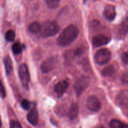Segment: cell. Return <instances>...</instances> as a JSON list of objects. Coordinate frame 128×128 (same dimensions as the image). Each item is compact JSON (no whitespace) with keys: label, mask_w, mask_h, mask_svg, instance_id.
<instances>
[{"label":"cell","mask_w":128,"mask_h":128,"mask_svg":"<svg viewBox=\"0 0 128 128\" xmlns=\"http://www.w3.org/2000/svg\"><path fill=\"white\" fill-rule=\"evenodd\" d=\"M61 0H45L46 5L49 8L54 9L60 5Z\"/></svg>","instance_id":"d6986e66"},{"label":"cell","mask_w":128,"mask_h":128,"mask_svg":"<svg viewBox=\"0 0 128 128\" xmlns=\"http://www.w3.org/2000/svg\"><path fill=\"white\" fill-rule=\"evenodd\" d=\"M12 52L16 55L21 53V51H22V46H21V44L18 42L14 43L12 46Z\"/></svg>","instance_id":"ffe728a7"},{"label":"cell","mask_w":128,"mask_h":128,"mask_svg":"<svg viewBox=\"0 0 128 128\" xmlns=\"http://www.w3.org/2000/svg\"><path fill=\"white\" fill-rule=\"evenodd\" d=\"M128 33V17L123 20L120 25L118 30V34L121 37H124Z\"/></svg>","instance_id":"7c38bea8"},{"label":"cell","mask_w":128,"mask_h":128,"mask_svg":"<svg viewBox=\"0 0 128 128\" xmlns=\"http://www.w3.org/2000/svg\"><path fill=\"white\" fill-rule=\"evenodd\" d=\"M5 38L8 41H14L15 38V33L13 30H10L5 34Z\"/></svg>","instance_id":"44dd1931"},{"label":"cell","mask_w":128,"mask_h":128,"mask_svg":"<svg viewBox=\"0 0 128 128\" xmlns=\"http://www.w3.org/2000/svg\"><path fill=\"white\" fill-rule=\"evenodd\" d=\"M122 61L124 63L128 65V51L123 53L122 55Z\"/></svg>","instance_id":"d4e9b609"},{"label":"cell","mask_w":128,"mask_h":128,"mask_svg":"<svg viewBox=\"0 0 128 128\" xmlns=\"http://www.w3.org/2000/svg\"><path fill=\"white\" fill-rule=\"evenodd\" d=\"M86 107L92 112H98L101 109V102L98 97L95 95H91L86 102Z\"/></svg>","instance_id":"5b68a950"},{"label":"cell","mask_w":128,"mask_h":128,"mask_svg":"<svg viewBox=\"0 0 128 128\" xmlns=\"http://www.w3.org/2000/svg\"><path fill=\"white\" fill-rule=\"evenodd\" d=\"M79 114V106L77 104H72L70 107L69 109L68 115L69 118L71 120H73L76 117L78 116Z\"/></svg>","instance_id":"4fadbf2b"},{"label":"cell","mask_w":128,"mask_h":128,"mask_svg":"<svg viewBox=\"0 0 128 128\" xmlns=\"http://www.w3.org/2000/svg\"><path fill=\"white\" fill-rule=\"evenodd\" d=\"M21 106H22V107L24 109H25V110H28L30 107V102L28 100L24 99V100H23L21 102Z\"/></svg>","instance_id":"cb8c5ba5"},{"label":"cell","mask_w":128,"mask_h":128,"mask_svg":"<svg viewBox=\"0 0 128 128\" xmlns=\"http://www.w3.org/2000/svg\"><path fill=\"white\" fill-rule=\"evenodd\" d=\"M4 63L5 70L8 75H10L12 71V63L11 58L9 56H6L4 58Z\"/></svg>","instance_id":"5bb4252c"},{"label":"cell","mask_w":128,"mask_h":128,"mask_svg":"<svg viewBox=\"0 0 128 128\" xmlns=\"http://www.w3.org/2000/svg\"><path fill=\"white\" fill-rule=\"evenodd\" d=\"M89 83H90L89 79L85 76L81 77L76 81L74 85V89L78 95L82 94V93L89 85Z\"/></svg>","instance_id":"8992f818"},{"label":"cell","mask_w":128,"mask_h":128,"mask_svg":"<svg viewBox=\"0 0 128 128\" xmlns=\"http://www.w3.org/2000/svg\"><path fill=\"white\" fill-rule=\"evenodd\" d=\"M1 126V121H0V127Z\"/></svg>","instance_id":"4316f807"},{"label":"cell","mask_w":128,"mask_h":128,"mask_svg":"<svg viewBox=\"0 0 128 128\" xmlns=\"http://www.w3.org/2000/svg\"><path fill=\"white\" fill-rule=\"evenodd\" d=\"M114 72V68L112 65H109V66L106 67V68L103 69L102 71V74L103 76L108 77L111 76L112 75V74Z\"/></svg>","instance_id":"ac0fdd59"},{"label":"cell","mask_w":128,"mask_h":128,"mask_svg":"<svg viewBox=\"0 0 128 128\" xmlns=\"http://www.w3.org/2000/svg\"><path fill=\"white\" fill-rule=\"evenodd\" d=\"M118 103L121 105H126L128 103V91L124 90L119 94L118 98Z\"/></svg>","instance_id":"2e32d148"},{"label":"cell","mask_w":128,"mask_h":128,"mask_svg":"<svg viewBox=\"0 0 128 128\" xmlns=\"http://www.w3.org/2000/svg\"><path fill=\"white\" fill-rule=\"evenodd\" d=\"M18 74L22 85L28 89L29 83L30 82V75L28 67L26 64L22 63L20 65L18 69Z\"/></svg>","instance_id":"277c9868"},{"label":"cell","mask_w":128,"mask_h":128,"mask_svg":"<svg viewBox=\"0 0 128 128\" xmlns=\"http://www.w3.org/2000/svg\"><path fill=\"white\" fill-rule=\"evenodd\" d=\"M0 96L2 98H4L6 97V90H5V88L1 80H0Z\"/></svg>","instance_id":"7402d4cb"},{"label":"cell","mask_w":128,"mask_h":128,"mask_svg":"<svg viewBox=\"0 0 128 128\" xmlns=\"http://www.w3.org/2000/svg\"><path fill=\"white\" fill-rule=\"evenodd\" d=\"M56 63V59L54 57H50L46 59L41 64V69L43 73L47 74L53 70Z\"/></svg>","instance_id":"52a82bcc"},{"label":"cell","mask_w":128,"mask_h":128,"mask_svg":"<svg viewBox=\"0 0 128 128\" xmlns=\"http://www.w3.org/2000/svg\"><path fill=\"white\" fill-rule=\"evenodd\" d=\"M111 57V51L107 48L98 50L94 55V60L99 65H104L110 60Z\"/></svg>","instance_id":"3957f363"},{"label":"cell","mask_w":128,"mask_h":128,"mask_svg":"<svg viewBox=\"0 0 128 128\" xmlns=\"http://www.w3.org/2000/svg\"><path fill=\"white\" fill-rule=\"evenodd\" d=\"M60 30V26L55 21H48L44 23L41 26V30L40 32V36L42 37H51L56 35Z\"/></svg>","instance_id":"7a4b0ae2"},{"label":"cell","mask_w":128,"mask_h":128,"mask_svg":"<svg viewBox=\"0 0 128 128\" xmlns=\"http://www.w3.org/2000/svg\"><path fill=\"white\" fill-rule=\"evenodd\" d=\"M41 25L38 22H35L32 23H31V25L29 26V31L31 33L33 34H38L40 33V31L41 30Z\"/></svg>","instance_id":"e0dca14e"},{"label":"cell","mask_w":128,"mask_h":128,"mask_svg":"<svg viewBox=\"0 0 128 128\" xmlns=\"http://www.w3.org/2000/svg\"><path fill=\"white\" fill-rule=\"evenodd\" d=\"M103 14L106 20L108 21H112L114 20L116 15L115 7L113 5H107L104 10Z\"/></svg>","instance_id":"9c48e42d"},{"label":"cell","mask_w":128,"mask_h":128,"mask_svg":"<svg viewBox=\"0 0 128 128\" xmlns=\"http://www.w3.org/2000/svg\"><path fill=\"white\" fill-rule=\"evenodd\" d=\"M98 128H105V127H99Z\"/></svg>","instance_id":"484cf974"},{"label":"cell","mask_w":128,"mask_h":128,"mask_svg":"<svg viewBox=\"0 0 128 128\" xmlns=\"http://www.w3.org/2000/svg\"><path fill=\"white\" fill-rule=\"evenodd\" d=\"M10 128H22V127L19 122L16 121V120H11L10 122Z\"/></svg>","instance_id":"603a6c76"},{"label":"cell","mask_w":128,"mask_h":128,"mask_svg":"<svg viewBox=\"0 0 128 128\" xmlns=\"http://www.w3.org/2000/svg\"><path fill=\"white\" fill-rule=\"evenodd\" d=\"M27 119L32 125H36L38 122V112L35 109H31L27 115Z\"/></svg>","instance_id":"8fae6325"},{"label":"cell","mask_w":128,"mask_h":128,"mask_svg":"<svg viewBox=\"0 0 128 128\" xmlns=\"http://www.w3.org/2000/svg\"><path fill=\"white\" fill-rule=\"evenodd\" d=\"M110 128H128V125L117 119H112L110 122Z\"/></svg>","instance_id":"9a60e30c"},{"label":"cell","mask_w":128,"mask_h":128,"mask_svg":"<svg viewBox=\"0 0 128 128\" xmlns=\"http://www.w3.org/2000/svg\"><path fill=\"white\" fill-rule=\"evenodd\" d=\"M69 87V83L66 80L60 81L55 85L54 91L58 95H62L66 92Z\"/></svg>","instance_id":"30bf717a"},{"label":"cell","mask_w":128,"mask_h":128,"mask_svg":"<svg viewBox=\"0 0 128 128\" xmlns=\"http://www.w3.org/2000/svg\"><path fill=\"white\" fill-rule=\"evenodd\" d=\"M110 41V39L108 36L102 34H100L94 36L92 40V43L95 47H99L107 45Z\"/></svg>","instance_id":"ba28073f"},{"label":"cell","mask_w":128,"mask_h":128,"mask_svg":"<svg viewBox=\"0 0 128 128\" xmlns=\"http://www.w3.org/2000/svg\"><path fill=\"white\" fill-rule=\"evenodd\" d=\"M79 30L74 25L68 26L59 36L57 40L58 44L61 46H67L72 43L78 37Z\"/></svg>","instance_id":"6da1fadb"}]
</instances>
